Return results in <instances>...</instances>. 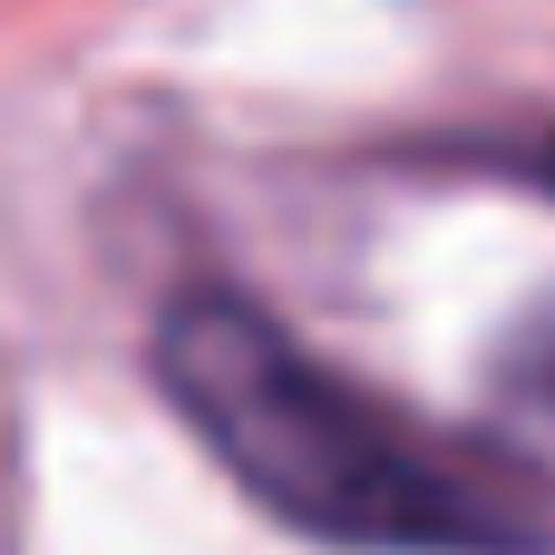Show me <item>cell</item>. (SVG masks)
Wrapping results in <instances>:
<instances>
[{"instance_id": "cell-1", "label": "cell", "mask_w": 555, "mask_h": 555, "mask_svg": "<svg viewBox=\"0 0 555 555\" xmlns=\"http://www.w3.org/2000/svg\"><path fill=\"white\" fill-rule=\"evenodd\" d=\"M166 410L293 537L341 555H555V478L312 351L244 283H176L146 322Z\"/></svg>"}, {"instance_id": "cell-2", "label": "cell", "mask_w": 555, "mask_h": 555, "mask_svg": "<svg viewBox=\"0 0 555 555\" xmlns=\"http://www.w3.org/2000/svg\"><path fill=\"white\" fill-rule=\"evenodd\" d=\"M439 166H478V176H498V185H537V195H555V127L459 137V146H439Z\"/></svg>"}, {"instance_id": "cell-3", "label": "cell", "mask_w": 555, "mask_h": 555, "mask_svg": "<svg viewBox=\"0 0 555 555\" xmlns=\"http://www.w3.org/2000/svg\"><path fill=\"white\" fill-rule=\"evenodd\" d=\"M507 390H517V400L555 429V302L517 322V341H507Z\"/></svg>"}]
</instances>
